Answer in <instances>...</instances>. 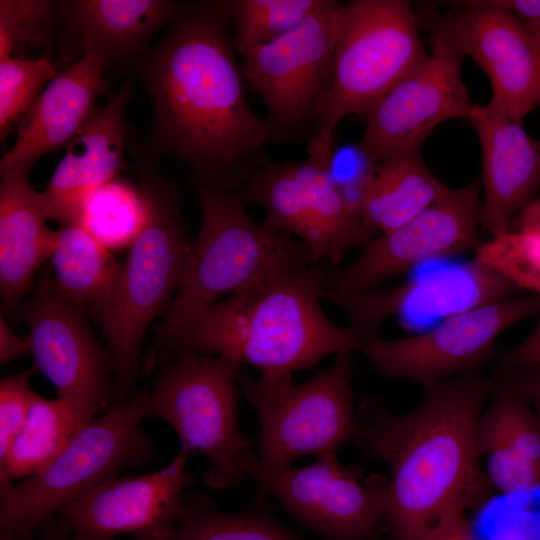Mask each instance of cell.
I'll use <instances>...</instances> for the list:
<instances>
[{"instance_id":"obj_1","label":"cell","mask_w":540,"mask_h":540,"mask_svg":"<svg viewBox=\"0 0 540 540\" xmlns=\"http://www.w3.org/2000/svg\"><path fill=\"white\" fill-rule=\"evenodd\" d=\"M229 22L225 0L189 2L127 67L152 110L147 135L133 141L137 150L153 162L178 160L191 180L233 191L263 165L272 133L249 104Z\"/></svg>"},{"instance_id":"obj_2","label":"cell","mask_w":540,"mask_h":540,"mask_svg":"<svg viewBox=\"0 0 540 540\" xmlns=\"http://www.w3.org/2000/svg\"><path fill=\"white\" fill-rule=\"evenodd\" d=\"M494 386L476 371L421 386L420 403L403 415L374 400L361 406L355 444L387 467L390 540H422L446 513L488 500L477 425Z\"/></svg>"},{"instance_id":"obj_3","label":"cell","mask_w":540,"mask_h":540,"mask_svg":"<svg viewBox=\"0 0 540 540\" xmlns=\"http://www.w3.org/2000/svg\"><path fill=\"white\" fill-rule=\"evenodd\" d=\"M326 267L276 276L226 297L179 330L158 356L214 355L291 377L332 354L360 351L350 327L332 322L320 305Z\"/></svg>"},{"instance_id":"obj_4","label":"cell","mask_w":540,"mask_h":540,"mask_svg":"<svg viewBox=\"0 0 540 540\" xmlns=\"http://www.w3.org/2000/svg\"><path fill=\"white\" fill-rule=\"evenodd\" d=\"M127 150L139 172L144 221L128 247L111 299L102 308L92 310L114 367L109 408L129 399L139 373L146 330L169 308L192 243L182 214L178 182L162 175L132 141Z\"/></svg>"},{"instance_id":"obj_5","label":"cell","mask_w":540,"mask_h":540,"mask_svg":"<svg viewBox=\"0 0 540 540\" xmlns=\"http://www.w3.org/2000/svg\"><path fill=\"white\" fill-rule=\"evenodd\" d=\"M192 182L201 207V225L177 292L145 359L146 371L170 338L221 298L315 266L305 243L250 217L241 190Z\"/></svg>"},{"instance_id":"obj_6","label":"cell","mask_w":540,"mask_h":540,"mask_svg":"<svg viewBox=\"0 0 540 540\" xmlns=\"http://www.w3.org/2000/svg\"><path fill=\"white\" fill-rule=\"evenodd\" d=\"M410 1L342 3L329 80L314 112L316 138L333 141L346 117H366L429 57Z\"/></svg>"},{"instance_id":"obj_7","label":"cell","mask_w":540,"mask_h":540,"mask_svg":"<svg viewBox=\"0 0 540 540\" xmlns=\"http://www.w3.org/2000/svg\"><path fill=\"white\" fill-rule=\"evenodd\" d=\"M147 417L148 399L144 392L81 426L45 468L1 496V531L28 540L54 513L119 475L121 468L147 463L153 456V447L140 429Z\"/></svg>"},{"instance_id":"obj_8","label":"cell","mask_w":540,"mask_h":540,"mask_svg":"<svg viewBox=\"0 0 540 540\" xmlns=\"http://www.w3.org/2000/svg\"><path fill=\"white\" fill-rule=\"evenodd\" d=\"M241 365L205 354L173 358L147 392L149 417L166 421L176 432L179 451L203 455L209 466L203 482L214 490L239 485L240 460L250 442L238 426L237 380Z\"/></svg>"},{"instance_id":"obj_9","label":"cell","mask_w":540,"mask_h":540,"mask_svg":"<svg viewBox=\"0 0 540 540\" xmlns=\"http://www.w3.org/2000/svg\"><path fill=\"white\" fill-rule=\"evenodd\" d=\"M353 375L351 353L340 352L329 368L300 384L283 376L241 377L242 392L259 420V459L285 467L299 457L336 454L355 443Z\"/></svg>"},{"instance_id":"obj_10","label":"cell","mask_w":540,"mask_h":540,"mask_svg":"<svg viewBox=\"0 0 540 540\" xmlns=\"http://www.w3.org/2000/svg\"><path fill=\"white\" fill-rule=\"evenodd\" d=\"M335 146V141L312 136L304 160L266 159L241 189L247 204L264 209L263 224L305 243L315 265L325 260L337 266L350 248L373 239L330 176L328 162Z\"/></svg>"},{"instance_id":"obj_11","label":"cell","mask_w":540,"mask_h":540,"mask_svg":"<svg viewBox=\"0 0 540 540\" xmlns=\"http://www.w3.org/2000/svg\"><path fill=\"white\" fill-rule=\"evenodd\" d=\"M245 475L304 527L328 540H372L386 519L387 479L363 478L336 454L303 467H271L252 450L240 460Z\"/></svg>"},{"instance_id":"obj_12","label":"cell","mask_w":540,"mask_h":540,"mask_svg":"<svg viewBox=\"0 0 540 540\" xmlns=\"http://www.w3.org/2000/svg\"><path fill=\"white\" fill-rule=\"evenodd\" d=\"M536 315L540 295L518 294L452 314L413 335L370 338L360 351L381 376L424 386L479 371L506 330Z\"/></svg>"},{"instance_id":"obj_13","label":"cell","mask_w":540,"mask_h":540,"mask_svg":"<svg viewBox=\"0 0 540 540\" xmlns=\"http://www.w3.org/2000/svg\"><path fill=\"white\" fill-rule=\"evenodd\" d=\"M341 7L326 0L292 31L243 55V75L266 107L272 141L292 138L313 120L330 76Z\"/></svg>"},{"instance_id":"obj_14","label":"cell","mask_w":540,"mask_h":540,"mask_svg":"<svg viewBox=\"0 0 540 540\" xmlns=\"http://www.w3.org/2000/svg\"><path fill=\"white\" fill-rule=\"evenodd\" d=\"M17 310L28 327L26 337L36 371L50 381L57 398L83 426L106 406L109 376L114 371L109 352L90 331L85 306L65 299L46 271L35 295Z\"/></svg>"},{"instance_id":"obj_15","label":"cell","mask_w":540,"mask_h":540,"mask_svg":"<svg viewBox=\"0 0 540 540\" xmlns=\"http://www.w3.org/2000/svg\"><path fill=\"white\" fill-rule=\"evenodd\" d=\"M482 182L450 188L403 226L371 239L350 264L327 270L324 288L362 292L406 274L430 259L464 254L482 243Z\"/></svg>"},{"instance_id":"obj_16","label":"cell","mask_w":540,"mask_h":540,"mask_svg":"<svg viewBox=\"0 0 540 540\" xmlns=\"http://www.w3.org/2000/svg\"><path fill=\"white\" fill-rule=\"evenodd\" d=\"M452 3L445 15L427 13L429 36L473 58L491 82L487 105L521 123L539 104L536 38L512 12L491 0Z\"/></svg>"},{"instance_id":"obj_17","label":"cell","mask_w":540,"mask_h":540,"mask_svg":"<svg viewBox=\"0 0 540 540\" xmlns=\"http://www.w3.org/2000/svg\"><path fill=\"white\" fill-rule=\"evenodd\" d=\"M430 44L428 59L366 116V128L357 145L376 163L420 153L436 126L469 117L474 104L461 74L464 56L437 37L430 36Z\"/></svg>"},{"instance_id":"obj_18","label":"cell","mask_w":540,"mask_h":540,"mask_svg":"<svg viewBox=\"0 0 540 540\" xmlns=\"http://www.w3.org/2000/svg\"><path fill=\"white\" fill-rule=\"evenodd\" d=\"M189 456L179 451L163 468L137 476H114L65 506L57 521L72 540H168L184 513L185 489L193 481Z\"/></svg>"},{"instance_id":"obj_19","label":"cell","mask_w":540,"mask_h":540,"mask_svg":"<svg viewBox=\"0 0 540 540\" xmlns=\"http://www.w3.org/2000/svg\"><path fill=\"white\" fill-rule=\"evenodd\" d=\"M521 292L500 272L474 257L466 264L392 287L353 293L323 288L321 296L347 314L349 326L363 343L381 335L383 322L391 316L445 318Z\"/></svg>"},{"instance_id":"obj_20","label":"cell","mask_w":540,"mask_h":540,"mask_svg":"<svg viewBox=\"0 0 540 540\" xmlns=\"http://www.w3.org/2000/svg\"><path fill=\"white\" fill-rule=\"evenodd\" d=\"M111 64L103 52L92 50L61 68L21 117L0 172L29 174L41 157L66 148L99 111L97 101L110 89L105 74Z\"/></svg>"},{"instance_id":"obj_21","label":"cell","mask_w":540,"mask_h":540,"mask_svg":"<svg viewBox=\"0 0 540 540\" xmlns=\"http://www.w3.org/2000/svg\"><path fill=\"white\" fill-rule=\"evenodd\" d=\"M132 94L133 84L127 79L66 146L41 192L48 220L78 223L91 194L126 168L129 127L125 111Z\"/></svg>"},{"instance_id":"obj_22","label":"cell","mask_w":540,"mask_h":540,"mask_svg":"<svg viewBox=\"0 0 540 540\" xmlns=\"http://www.w3.org/2000/svg\"><path fill=\"white\" fill-rule=\"evenodd\" d=\"M468 119L482 149L481 229L493 238L537 198L540 140L488 105L474 104Z\"/></svg>"},{"instance_id":"obj_23","label":"cell","mask_w":540,"mask_h":540,"mask_svg":"<svg viewBox=\"0 0 540 540\" xmlns=\"http://www.w3.org/2000/svg\"><path fill=\"white\" fill-rule=\"evenodd\" d=\"M186 5L169 0L59 1L63 51L58 63H72L92 50L103 52L112 63L134 59Z\"/></svg>"},{"instance_id":"obj_24","label":"cell","mask_w":540,"mask_h":540,"mask_svg":"<svg viewBox=\"0 0 540 540\" xmlns=\"http://www.w3.org/2000/svg\"><path fill=\"white\" fill-rule=\"evenodd\" d=\"M494 389L477 425L482 467L502 495L540 488V421L517 387L495 371Z\"/></svg>"},{"instance_id":"obj_25","label":"cell","mask_w":540,"mask_h":540,"mask_svg":"<svg viewBox=\"0 0 540 540\" xmlns=\"http://www.w3.org/2000/svg\"><path fill=\"white\" fill-rule=\"evenodd\" d=\"M0 177L1 312L11 315L50 258L56 231L46 225L41 192L31 185L28 174L5 171Z\"/></svg>"},{"instance_id":"obj_26","label":"cell","mask_w":540,"mask_h":540,"mask_svg":"<svg viewBox=\"0 0 540 540\" xmlns=\"http://www.w3.org/2000/svg\"><path fill=\"white\" fill-rule=\"evenodd\" d=\"M449 189L428 169L421 153L399 155L377 163L359 214L374 238L403 226Z\"/></svg>"},{"instance_id":"obj_27","label":"cell","mask_w":540,"mask_h":540,"mask_svg":"<svg viewBox=\"0 0 540 540\" xmlns=\"http://www.w3.org/2000/svg\"><path fill=\"white\" fill-rule=\"evenodd\" d=\"M57 291L75 304L102 308L117 286L122 263L81 224L62 225L56 231L49 258Z\"/></svg>"},{"instance_id":"obj_28","label":"cell","mask_w":540,"mask_h":540,"mask_svg":"<svg viewBox=\"0 0 540 540\" xmlns=\"http://www.w3.org/2000/svg\"><path fill=\"white\" fill-rule=\"evenodd\" d=\"M80 428L73 412L59 398L35 397L27 418L0 462V493L13 480L30 477L45 468Z\"/></svg>"},{"instance_id":"obj_29","label":"cell","mask_w":540,"mask_h":540,"mask_svg":"<svg viewBox=\"0 0 540 540\" xmlns=\"http://www.w3.org/2000/svg\"><path fill=\"white\" fill-rule=\"evenodd\" d=\"M168 540H303L267 515L219 511L202 491L185 494L184 513Z\"/></svg>"},{"instance_id":"obj_30","label":"cell","mask_w":540,"mask_h":540,"mask_svg":"<svg viewBox=\"0 0 540 540\" xmlns=\"http://www.w3.org/2000/svg\"><path fill=\"white\" fill-rule=\"evenodd\" d=\"M143 221L140 188L118 176L91 194L78 223L107 249L120 250L131 245Z\"/></svg>"},{"instance_id":"obj_31","label":"cell","mask_w":540,"mask_h":540,"mask_svg":"<svg viewBox=\"0 0 540 540\" xmlns=\"http://www.w3.org/2000/svg\"><path fill=\"white\" fill-rule=\"evenodd\" d=\"M326 0H225L234 26L233 46L242 56L299 26Z\"/></svg>"},{"instance_id":"obj_32","label":"cell","mask_w":540,"mask_h":540,"mask_svg":"<svg viewBox=\"0 0 540 540\" xmlns=\"http://www.w3.org/2000/svg\"><path fill=\"white\" fill-rule=\"evenodd\" d=\"M59 26V1H0V60L26 58L51 45Z\"/></svg>"},{"instance_id":"obj_33","label":"cell","mask_w":540,"mask_h":540,"mask_svg":"<svg viewBox=\"0 0 540 540\" xmlns=\"http://www.w3.org/2000/svg\"><path fill=\"white\" fill-rule=\"evenodd\" d=\"M61 67L49 54L31 60L7 58L0 60V139L18 125Z\"/></svg>"},{"instance_id":"obj_34","label":"cell","mask_w":540,"mask_h":540,"mask_svg":"<svg viewBox=\"0 0 540 540\" xmlns=\"http://www.w3.org/2000/svg\"><path fill=\"white\" fill-rule=\"evenodd\" d=\"M475 257L521 291L540 295V234L509 230L482 242L475 250Z\"/></svg>"},{"instance_id":"obj_35","label":"cell","mask_w":540,"mask_h":540,"mask_svg":"<svg viewBox=\"0 0 540 540\" xmlns=\"http://www.w3.org/2000/svg\"><path fill=\"white\" fill-rule=\"evenodd\" d=\"M376 165L357 144L335 146L329 158L328 170L335 186L358 213Z\"/></svg>"},{"instance_id":"obj_36","label":"cell","mask_w":540,"mask_h":540,"mask_svg":"<svg viewBox=\"0 0 540 540\" xmlns=\"http://www.w3.org/2000/svg\"><path fill=\"white\" fill-rule=\"evenodd\" d=\"M36 368L6 376L0 381V462L23 426L37 396L29 385Z\"/></svg>"},{"instance_id":"obj_37","label":"cell","mask_w":540,"mask_h":540,"mask_svg":"<svg viewBox=\"0 0 540 540\" xmlns=\"http://www.w3.org/2000/svg\"><path fill=\"white\" fill-rule=\"evenodd\" d=\"M422 540H481L475 533L467 510L454 509L442 516Z\"/></svg>"},{"instance_id":"obj_38","label":"cell","mask_w":540,"mask_h":540,"mask_svg":"<svg viewBox=\"0 0 540 540\" xmlns=\"http://www.w3.org/2000/svg\"><path fill=\"white\" fill-rule=\"evenodd\" d=\"M540 366V319L531 332L497 361L499 369Z\"/></svg>"},{"instance_id":"obj_39","label":"cell","mask_w":540,"mask_h":540,"mask_svg":"<svg viewBox=\"0 0 540 540\" xmlns=\"http://www.w3.org/2000/svg\"><path fill=\"white\" fill-rule=\"evenodd\" d=\"M525 396L540 421V366L499 369Z\"/></svg>"},{"instance_id":"obj_40","label":"cell","mask_w":540,"mask_h":540,"mask_svg":"<svg viewBox=\"0 0 540 540\" xmlns=\"http://www.w3.org/2000/svg\"><path fill=\"white\" fill-rule=\"evenodd\" d=\"M30 353L27 337L16 335L9 327L6 316L0 311V362L7 363Z\"/></svg>"},{"instance_id":"obj_41","label":"cell","mask_w":540,"mask_h":540,"mask_svg":"<svg viewBox=\"0 0 540 540\" xmlns=\"http://www.w3.org/2000/svg\"><path fill=\"white\" fill-rule=\"evenodd\" d=\"M512 12L530 31L540 30V0H491Z\"/></svg>"},{"instance_id":"obj_42","label":"cell","mask_w":540,"mask_h":540,"mask_svg":"<svg viewBox=\"0 0 540 540\" xmlns=\"http://www.w3.org/2000/svg\"><path fill=\"white\" fill-rule=\"evenodd\" d=\"M509 230L540 234V197H537L512 220Z\"/></svg>"},{"instance_id":"obj_43","label":"cell","mask_w":540,"mask_h":540,"mask_svg":"<svg viewBox=\"0 0 540 540\" xmlns=\"http://www.w3.org/2000/svg\"><path fill=\"white\" fill-rule=\"evenodd\" d=\"M488 540H538V538L527 523L516 521L495 529Z\"/></svg>"},{"instance_id":"obj_44","label":"cell","mask_w":540,"mask_h":540,"mask_svg":"<svg viewBox=\"0 0 540 540\" xmlns=\"http://www.w3.org/2000/svg\"><path fill=\"white\" fill-rule=\"evenodd\" d=\"M0 540H21L13 534L2 532L0 534ZM36 540H72L71 537L63 532L57 521L51 519L45 523V529L42 534Z\"/></svg>"},{"instance_id":"obj_45","label":"cell","mask_w":540,"mask_h":540,"mask_svg":"<svg viewBox=\"0 0 540 540\" xmlns=\"http://www.w3.org/2000/svg\"><path fill=\"white\" fill-rule=\"evenodd\" d=\"M530 31V30H529ZM536 38L539 47V66H538V103L540 104V30L530 31Z\"/></svg>"}]
</instances>
